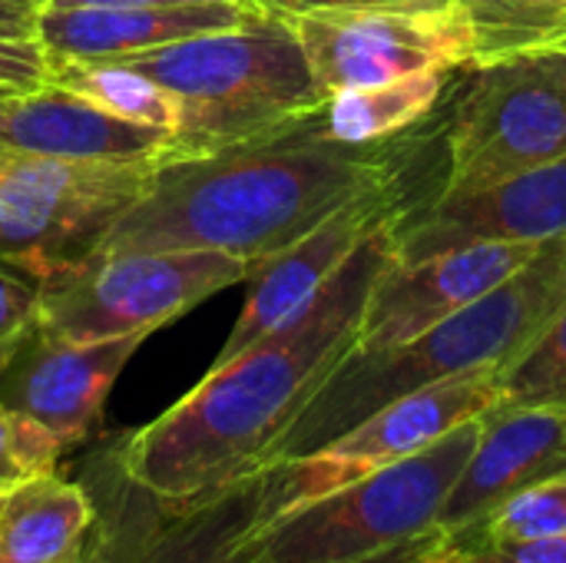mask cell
I'll list each match as a JSON object with an SVG mask.
<instances>
[{
    "instance_id": "obj_6",
    "label": "cell",
    "mask_w": 566,
    "mask_h": 563,
    "mask_svg": "<svg viewBox=\"0 0 566 563\" xmlns=\"http://www.w3.org/2000/svg\"><path fill=\"white\" fill-rule=\"evenodd\" d=\"M93 524L80 563H255L252 534L272 518V468L172 501L136 484L99 448L83 465Z\"/></svg>"
},
{
    "instance_id": "obj_14",
    "label": "cell",
    "mask_w": 566,
    "mask_h": 563,
    "mask_svg": "<svg viewBox=\"0 0 566 563\" xmlns=\"http://www.w3.org/2000/svg\"><path fill=\"white\" fill-rule=\"evenodd\" d=\"M537 252L541 246L531 242H471L411 265L391 259L368 295L355 352L395 348L418 338L504 285Z\"/></svg>"
},
{
    "instance_id": "obj_31",
    "label": "cell",
    "mask_w": 566,
    "mask_h": 563,
    "mask_svg": "<svg viewBox=\"0 0 566 563\" xmlns=\"http://www.w3.org/2000/svg\"><path fill=\"white\" fill-rule=\"evenodd\" d=\"M172 3H249V0H50L46 7H172Z\"/></svg>"
},
{
    "instance_id": "obj_32",
    "label": "cell",
    "mask_w": 566,
    "mask_h": 563,
    "mask_svg": "<svg viewBox=\"0 0 566 563\" xmlns=\"http://www.w3.org/2000/svg\"><path fill=\"white\" fill-rule=\"evenodd\" d=\"M23 3H33V7H40V10H43V7H46L50 0H23Z\"/></svg>"
},
{
    "instance_id": "obj_33",
    "label": "cell",
    "mask_w": 566,
    "mask_h": 563,
    "mask_svg": "<svg viewBox=\"0 0 566 563\" xmlns=\"http://www.w3.org/2000/svg\"><path fill=\"white\" fill-rule=\"evenodd\" d=\"M3 93H17V90H7V86H0V96H3Z\"/></svg>"
},
{
    "instance_id": "obj_34",
    "label": "cell",
    "mask_w": 566,
    "mask_h": 563,
    "mask_svg": "<svg viewBox=\"0 0 566 563\" xmlns=\"http://www.w3.org/2000/svg\"><path fill=\"white\" fill-rule=\"evenodd\" d=\"M554 50H564V53H566V40H564V43H557V46H554Z\"/></svg>"
},
{
    "instance_id": "obj_26",
    "label": "cell",
    "mask_w": 566,
    "mask_h": 563,
    "mask_svg": "<svg viewBox=\"0 0 566 563\" xmlns=\"http://www.w3.org/2000/svg\"><path fill=\"white\" fill-rule=\"evenodd\" d=\"M40 322V282L0 262V365Z\"/></svg>"
},
{
    "instance_id": "obj_17",
    "label": "cell",
    "mask_w": 566,
    "mask_h": 563,
    "mask_svg": "<svg viewBox=\"0 0 566 563\" xmlns=\"http://www.w3.org/2000/svg\"><path fill=\"white\" fill-rule=\"evenodd\" d=\"M172 153L169 133L126 123L56 83L0 96V156L156 163Z\"/></svg>"
},
{
    "instance_id": "obj_29",
    "label": "cell",
    "mask_w": 566,
    "mask_h": 563,
    "mask_svg": "<svg viewBox=\"0 0 566 563\" xmlns=\"http://www.w3.org/2000/svg\"><path fill=\"white\" fill-rule=\"evenodd\" d=\"M252 7H259L269 17L279 20H292L302 13H315V10H335V7H368V3H398V0H249Z\"/></svg>"
},
{
    "instance_id": "obj_11",
    "label": "cell",
    "mask_w": 566,
    "mask_h": 563,
    "mask_svg": "<svg viewBox=\"0 0 566 563\" xmlns=\"http://www.w3.org/2000/svg\"><path fill=\"white\" fill-rule=\"evenodd\" d=\"M494 405L497 372L451 378L378 408L308 455L272 461V518L424 451L458 425L488 415Z\"/></svg>"
},
{
    "instance_id": "obj_25",
    "label": "cell",
    "mask_w": 566,
    "mask_h": 563,
    "mask_svg": "<svg viewBox=\"0 0 566 563\" xmlns=\"http://www.w3.org/2000/svg\"><path fill=\"white\" fill-rule=\"evenodd\" d=\"M60 451L36 428L23 425L0 405V498L30 475L56 471Z\"/></svg>"
},
{
    "instance_id": "obj_8",
    "label": "cell",
    "mask_w": 566,
    "mask_h": 563,
    "mask_svg": "<svg viewBox=\"0 0 566 563\" xmlns=\"http://www.w3.org/2000/svg\"><path fill=\"white\" fill-rule=\"evenodd\" d=\"M444 126L438 192H478L566 156V53L537 50L464 70Z\"/></svg>"
},
{
    "instance_id": "obj_1",
    "label": "cell",
    "mask_w": 566,
    "mask_h": 563,
    "mask_svg": "<svg viewBox=\"0 0 566 563\" xmlns=\"http://www.w3.org/2000/svg\"><path fill=\"white\" fill-rule=\"evenodd\" d=\"M398 212L385 216L285 325L212 362L209 375L172 408L106 445L116 465L172 501L209 494L269 465L279 438L355 348L368 295L395 259Z\"/></svg>"
},
{
    "instance_id": "obj_20",
    "label": "cell",
    "mask_w": 566,
    "mask_h": 563,
    "mask_svg": "<svg viewBox=\"0 0 566 563\" xmlns=\"http://www.w3.org/2000/svg\"><path fill=\"white\" fill-rule=\"evenodd\" d=\"M464 70H424L388 83L338 90L315 113L325 136L352 146H375L415 133L434 116L444 93Z\"/></svg>"
},
{
    "instance_id": "obj_30",
    "label": "cell",
    "mask_w": 566,
    "mask_h": 563,
    "mask_svg": "<svg viewBox=\"0 0 566 563\" xmlns=\"http://www.w3.org/2000/svg\"><path fill=\"white\" fill-rule=\"evenodd\" d=\"M40 7L23 0H0V33L3 37H36Z\"/></svg>"
},
{
    "instance_id": "obj_7",
    "label": "cell",
    "mask_w": 566,
    "mask_h": 563,
    "mask_svg": "<svg viewBox=\"0 0 566 563\" xmlns=\"http://www.w3.org/2000/svg\"><path fill=\"white\" fill-rule=\"evenodd\" d=\"M255 265L209 249L90 252L40 282V325L73 342L149 338Z\"/></svg>"
},
{
    "instance_id": "obj_15",
    "label": "cell",
    "mask_w": 566,
    "mask_h": 563,
    "mask_svg": "<svg viewBox=\"0 0 566 563\" xmlns=\"http://www.w3.org/2000/svg\"><path fill=\"white\" fill-rule=\"evenodd\" d=\"M401 206H405V189L401 183H395L391 189L355 199L352 206L338 209L322 226H315L308 236H302L295 246L265 259L249 279L252 292L216 362L239 355L242 348L255 345L259 338L285 325L295 312H302L325 289V282L342 269V262L361 246V239Z\"/></svg>"
},
{
    "instance_id": "obj_5",
    "label": "cell",
    "mask_w": 566,
    "mask_h": 563,
    "mask_svg": "<svg viewBox=\"0 0 566 563\" xmlns=\"http://www.w3.org/2000/svg\"><path fill=\"white\" fill-rule=\"evenodd\" d=\"M481 418L411 458L265 521L252 534V561L421 563L438 534L441 504L481 438Z\"/></svg>"
},
{
    "instance_id": "obj_18",
    "label": "cell",
    "mask_w": 566,
    "mask_h": 563,
    "mask_svg": "<svg viewBox=\"0 0 566 563\" xmlns=\"http://www.w3.org/2000/svg\"><path fill=\"white\" fill-rule=\"evenodd\" d=\"M255 17H262V10L252 3L43 7L36 17V40L53 63H109Z\"/></svg>"
},
{
    "instance_id": "obj_9",
    "label": "cell",
    "mask_w": 566,
    "mask_h": 563,
    "mask_svg": "<svg viewBox=\"0 0 566 563\" xmlns=\"http://www.w3.org/2000/svg\"><path fill=\"white\" fill-rule=\"evenodd\" d=\"M156 163L0 156V262L43 282L86 259Z\"/></svg>"
},
{
    "instance_id": "obj_19",
    "label": "cell",
    "mask_w": 566,
    "mask_h": 563,
    "mask_svg": "<svg viewBox=\"0 0 566 563\" xmlns=\"http://www.w3.org/2000/svg\"><path fill=\"white\" fill-rule=\"evenodd\" d=\"M93 524L83 481L30 475L0 498V563H80Z\"/></svg>"
},
{
    "instance_id": "obj_13",
    "label": "cell",
    "mask_w": 566,
    "mask_h": 563,
    "mask_svg": "<svg viewBox=\"0 0 566 563\" xmlns=\"http://www.w3.org/2000/svg\"><path fill=\"white\" fill-rule=\"evenodd\" d=\"M566 239V156L478 192H438L395 219V262L411 265L471 242Z\"/></svg>"
},
{
    "instance_id": "obj_27",
    "label": "cell",
    "mask_w": 566,
    "mask_h": 563,
    "mask_svg": "<svg viewBox=\"0 0 566 563\" xmlns=\"http://www.w3.org/2000/svg\"><path fill=\"white\" fill-rule=\"evenodd\" d=\"M53 80V60L36 37H3L0 33V86L27 93Z\"/></svg>"
},
{
    "instance_id": "obj_2",
    "label": "cell",
    "mask_w": 566,
    "mask_h": 563,
    "mask_svg": "<svg viewBox=\"0 0 566 563\" xmlns=\"http://www.w3.org/2000/svg\"><path fill=\"white\" fill-rule=\"evenodd\" d=\"M408 136L352 146L325 136L312 113L226 149L172 153L93 252L209 249L259 269L338 209L401 183Z\"/></svg>"
},
{
    "instance_id": "obj_21",
    "label": "cell",
    "mask_w": 566,
    "mask_h": 563,
    "mask_svg": "<svg viewBox=\"0 0 566 563\" xmlns=\"http://www.w3.org/2000/svg\"><path fill=\"white\" fill-rule=\"evenodd\" d=\"M566 534V471L514 494L478 528L431 538L421 563H458L484 548H514Z\"/></svg>"
},
{
    "instance_id": "obj_23",
    "label": "cell",
    "mask_w": 566,
    "mask_h": 563,
    "mask_svg": "<svg viewBox=\"0 0 566 563\" xmlns=\"http://www.w3.org/2000/svg\"><path fill=\"white\" fill-rule=\"evenodd\" d=\"M56 86L96 103L99 110L149 129H163L172 139L176 113L169 96L139 70L126 63H53Z\"/></svg>"
},
{
    "instance_id": "obj_22",
    "label": "cell",
    "mask_w": 566,
    "mask_h": 563,
    "mask_svg": "<svg viewBox=\"0 0 566 563\" xmlns=\"http://www.w3.org/2000/svg\"><path fill=\"white\" fill-rule=\"evenodd\" d=\"M474 27V66L554 50L566 40V0H458Z\"/></svg>"
},
{
    "instance_id": "obj_16",
    "label": "cell",
    "mask_w": 566,
    "mask_h": 563,
    "mask_svg": "<svg viewBox=\"0 0 566 563\" xmlns=\"http://www.w3.org/2000/svg\"><path fill=\"white\" fill-rule=\"evenodd\" d=\"M481 438L448 491L438 538L491 518L514 494L566 471V408H491Z\"/></svg>"
},
{
    "instance_id": "obj_24",
    "label": "cell",
    "mask_w": 566,
    "mask_h": 563,
    "mask_svg": "<svg viewBox=\"0 0 566 563\" xmlns=\"http://www.w3.org/2000/svg\"><path fill=\"white\" fill-rule=\"evenodd\" d=\"M494 408H566V305L497 372Z\"/></svg>"
},
{
    "instance_id": "obj_4",
    "label": "cell",
    "mask_w": 566,
    "mask_h": 563,
    "mask_svg": "<svg viewBox=\"0 0 566 563\" xmlns=\"http://www.w3.org/2000/svg\"><path fill=\"white\" fill-rule=\"evenodd\" d=\"M109 63L146 73L169 96L179 156L285 129L328 100L295 30L269 13Z\"/></svg>"
},
{
    "instance_id": "obj_10",
    "label": "cell",
    "mask_w": 566,
    "mask_h": 563,
    "mask_svg": "<svg viewBox=\"0 0 566 563\" xmlns=\"http://www.w3.org/2000/svg\"><path fill=\"white\" fill-rule=\"evenodd\" d=\"M285 23L328 96L424 70H471L474 63V27L458 0L335 7Z\"/></svg>"
},
{
    "instance_id": "obj_12",
    "label": "cell",
    "mask_w": 566,
    "mask_h": 563,
    "mask_svg": "<svg viewBox=\"0 0 566 563\" xmlns=\"http://www.w3.org/2000/svg\"><path fill=\"white\" fill-rule=\"evenodd\" d=\"M143 342H73L36 322L0 365V405L66 455L99 428L106 398Z\"/></svg>"
},
{
    "instance_id": "obj_28",
    "label": "cell",
    "mask_w": 566,
    "mask_h": 563,
    "mask_svg": "<svg viewBox=\"0 0 566 563\" xmlns=\"http://www.w3.org/2000/svg\"><path fill=\"white\" fill-rule=\"evenodd\" d=\"M458 563H566V534L547 538V541H531V544H514V548H484L474 551Z\"/></svg>"
},
{
    "instance_id": "obj_3",
    "label": "cell",
    "mask_w": 566,
    "mask_h": 563,
    "mask_svg": "<svg viewBox=\"0 0 566 563\" xmlns=\"http://www.w3.org/2000/svg\"><path fill=\"white\" fill-rule=\"evenodd\" d=\"M564 305L566 239H560L541 246L517 275L418 338L378 352L352 348L279 438L272 461L308 455L378 408L421 388L478 372H501Z\"/></svg>"
}]
</instances>
